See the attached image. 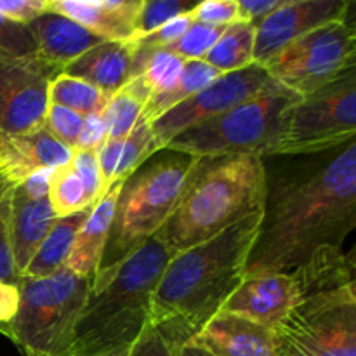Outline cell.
I'll use <instances>...</instances> for the list:
<instances>
[{
	"mask_svg": "<svg viewBox=\"0 0 356 356\" xmlns=\"http://www.w3.org/2000/svg\"><path fill=\"white\" fill-rule=\"evenodd\" d=\"M190 344L209 356H284L275 330L225 312L212 316Z\"/></svg>",
	"mask_w": 356,
	"mask_h": 356,
	"instance_id": "9a60e30c",
	"label": "cell"
},
{
	"mask_svg": "<svg viewBox=\"0 0 356 356\" xmlns=\"http://www.w3.org/2000/svg\"><path fill=\"white\" fill-rule=\"evenodd\" d=\"M226 26H211V24L195 23L188 28L179 40L167 45L163 51L184 59V61H204L205 54L221 37Z\"/></svg>",
	"mask_w": 356,
	"mask_h": 356,
	"instance_id": "4dcf8cb0",
	"label": "cell"
},
{
	"mask_svg": "<svg viewBox=\"0 0 356 356\" xmlns=\"http://www.w3.org/2000/svg\"><path fill=\"white\" fill-rule=\"evenodd\" d=\"M302 299L277 329L284 356H356L353 252H334L294 271Z\"/></svg>",
	"mask_w": 356,
	"mask_h": 356,
	"instance_id": "5b68a950",
	"label": "cell"
},
{
	"mask_svg": "<svg viewBox=\"0 0 356 356\" xmlns=\"http://www.w3.org/2000/svg\"><path fill=\"white\" fill-rule=\"evenodd\" d=\"M298 94L271 80L256 96L236 104L169 143L167 148L202 156L270 155L280 136L282 122Z\"/></svg>",
	"mask_w": 356,
	"mask_h": 356,
	"instance_id": "ba28073f",
	"label": "cell"
},
{
	"mask_svg": "<svg viewBox=\"0 0 356 356\" xmlns=\"http://www.w3.org/2000/svg\"><path fill=\"white\" fill-rule=\"evenodd\" d=\"M155 152H159L153 138L152 125L145 118H139L138 124L134 125L127 138L124 139L120 152V160H118L117 170H115L113 184L124 183L139 165L146 162Z\"/></svg>",
	"mask_w": 356,
	"mask_h": 356,
	"instance_id": "f1b7e54d",
	"label": "cell"
},
{
	"mask_svg": "<svg viewBox=\"0 0 356 356\" xmlns=\"http://www.w3.org/2000/svg\"><path fill=\"white\" fill-rule=\"evenodd\" d=\"M141 6L143 0H49V10L111 42H129L134 37Z\"/></svg>",
	"mask_w": 356,
	"mask_h": 356,
	"instance_id": "e0dca14e",
	"label": "cell"
},
{
	"mask_svg": "<svg viewBox=\"0 0 356 356\" xmlns=\"http://www.w3.org/2000/svg\"><path fill=\"white\" fill-rule=\"evenodd\" d=\"M49 10V0H0V14L14 23L30 24Z\"/></svg>",
	"mask_w": 356,
	"mask_h": 356,
	"instance_id": "f35d334b",
	"label": "cell"
},
{
	"mask_svg": "<svg viewBox=\"0 0 356 356\" xmlns=\"http://www.w3.org/2000/svg\"><path fill=\"white\" fill-rule=\"evenodd\" d=\"M131 348V346H129ZM129 348H118V350H113V351H108V353H103V355H97V356H125L127 355Z\"/></svg>",
	"mask_w": 356,
	"mask_h": 356,
	"instance_id": "f6af8a7d",
	"label": "cell"
},
{
	"mask_svg": "<svg viewBox=\"0 0 356 356\" xmlns=\"http://www.w3.org/2000/svg\"><path fill=\"white\" fill-rule=\"evenodd\" d=\"M301 299V282L296 273L264 275L245 278L221 312L243 316L277 332Z\"/></svg>",
	"mask_w": 356,
	"mask_h": 356,
	"instance_id": "5bb4252c",
	"label": "cell"
},
{
	"mask_svg": "<svg viewBox=\"0 0 356 356\" xmlns=\"http://www.w3.org/2000/svg\"><path fill=\"white\" fill-rule=\"evenodd\" d=\"M37 38L28 24L14 23L0 14V61H16L37 54Z\"/></svg>",
	"mask_w": 356,
	"mask_h": 356,
	"instance_id": "1f68e13d",
	"label": "cell"
},
{
	"mask_svg": "<svg viewBox=\"0 0 356 356\" xmlns=\"http://www.w3.org/2000/svg\"><path fill=\"white\" fill-rule=\"evenodd\" d=\"M190 14L195 23L211 26H228L240 21L236 0H204L198 2Z\"/></svg>",
	"mask_w": 356,
	"mask_h": 356,
	"instance_id": "d590c367",
	"label": "cell"
},
{
	"mask_svg": "<svg viewBox=\"0 0 356 356\" xmlns=\"http://www.w3.org/2000/svg\"><path fill=\"white\" fill-rule=\"evenodd\" d=\"M152 97L148 87L141 76H136L125 83L117 94L110 97L106 108L103 110V118L108 127V139L120 141L129 136L141 118L145 104Z\"/></svg>",
	"mask_w": 356,
	"mask_h": 356,
	"instance_id": "cb8c5ba5",
	"label": "cell"
},
{
	"mask_svg": "<svg viewBox=\"0 0 356 356\" xmlns=\"http://www.w3.org/2000/svg\"><path fill=\"white\" fill-rule=\"evenodd\" d=\"M179 351L152 323H146L125 356H179Z\"/></svg>",
	"mask_w": 356,
	"mask_h": 356,
	"instance_id": "74e56055",
	"label": "cell"
},
{
	"mask_svg": "<svg viewBox=\"0 0 356 356\" xmlns=\"http://www.w3.org/2000/svg\"><path fill=\"white\" fill-rule=\"evenodd\" d=\"M261 159L264 202L245 278L294 273L343 252L356 228V138L323 152Z\"/></svg>",
	"mask_w": 356,
	"mask_h": 356,
	"instance_id": "6da1fadb",
	"label": "cell"
},
{
	"mask_svg": "<svg viewBox=\"0 0 356 356\" xmlns=\"http://www.w3.org/2000/svg\"><path fill=\"white\" fill-rule=\"evenodd\" d=\"M254 37L256 24L249 21H236L222 30L204 61L219 73H232L247 68L254 63Z\"/></svg>",
	"mask_w": 356,
	"mask_h": 356,
	"instance_id": "603a6c76",
	"label": "cell"
},
{
	"mask_svg": "<svg viewBox=\"0 0 356 356\" xmlns=\"http://www.w3.org/2000/svg\"><path fill=\"white\" fill-rule=\"evenodd\" d=\"M70 162L76 176L82 181L87 205L92 209L104 195L103 177H101L99 163H97V149H75Z\"/></svg>",
	"mask_w": 356,
	"mask_h": 356,
	"instance_id": "836d02e7",
	"label": "cell"
},
{
	"mask_svg": "<svg viewBox=\"0 0 356 356\" xmlns=\"http://www.w3.org/2000/svg\"><path fill=\"white\" fill-rule=\"evenodd\" d=\"M14 186L0 177V280L16 284L13 245H10V209H13Z\"/></svg>",
	"mask_w": 356,
	"mask_h": 356,
	"instance_id": "d6a6232c",
	"label": "cell"
},
{
	"mask_svg": "<svg viewBox=\"0 0 356 356\" xmlns=\"http://www.w3.org/2000/svg\"><path fill=\"white\" fill-rule=\"evenodd\" d=\"M83 117L82 115L75 113V111L68 110L59 104L49 103L47 113H45L44 129L58 139L61 145L70 148L73 152L76 145V138H79L80 127H82Z\"/></svg>",
	"mask_w": 356,
	"mask_h": 356,
	"instance_id": "e575fe53",
	"label": "cell"
},
{
	"mask_svg": "<svg viewBox=\"0 0 356 356\" xmlns=\"http://www.w3.org/2000/svg\"><path fill=\"white\" fill-rule=\"evenodd\" d=\"M264 169L257 155L202 156L156 238L172 254L214 238L263 209Z\"/></svg>",
	"mask_w": 356,
	"mask_h": 356,
	"instance_id": "3957f363",
	"label": "cell"
},
{
	"mask_svg": "<svg viewBox=\"0 0 356 356\" xmlns=\"http://www.w3.org/2000/svg\"><path fill=\"white\" fill-rule=\"evenodd\" d=\"M191 24H193L191 14L190 13L183 14V16L162 24V26L156 28V30L152 31V33L136 38V40H132L131 44L138 49H165L167 45L179 40V38L183 37L184 31H186Z\"/></svg>",
	"mask_w": 356,
	"mask_h": 356,
	"instance_id": "8d00e7d4",
	"label": "cell"
},
{
	"mask_svg": "<svg viewBox=\"0 0 356 356\" xmlns=\"http://www.w3.org/2000/svg\"><path fill=\"white\" fill-rule=\"evenodd\" d=\"M221 75L222 73H219L218 70L212 68L205 61H184L183 72H181V76L176 82V86L169 92L149 97L148 103L145 104L141 117L148 122L155 120L160 115L169 111L170 108L177 106L179 103L200 92L202 89H205L209 83H212Z\"/></svg>",
	"mask_w": 356,
	"mask_h": 356,
	"instance_id": "d4e9b609",
	"label": "cell"
},
{
	"mask_svg": "<svg viewBox=\"0 0 356 356\" xmlns=\"http://www.w3.org/2000/svg\"><path fill=\"white\" fill-rule=\"evenodd\" d=\"M356 138V68L329 86L302 96L282 122L270 155H306Z\"/></svg>",
	"mask_w": 356,
	"mask_h": 356,
	"instance_id": "9c48e42d",
	"label": "cell"
},
{
	"mask_svg": "<svg viewBox=\"0 0 356 356\" xmlns=\"http://www.w3.org/2000/svg\"><path fill=\"white\" fill-rule=\"evenodd\" d=\"M351 16L315 28L278 51L264 65L268 75L302 97L355 70L356 30Z\"/></svg>",
	"mask_w": 356,
	"mask_h": 356,
	"instance_id": "30bf717a",
	"label": "cell"
},
{
	"mask_svg": "<svg viewBox=\"0 0 356 356\" xmlns=\"http://www.w3.org/2000/svg\"><path fill=\"white\" fill-rule=\"evenodd\" d=\"M110 97L86 80L65 73L56 76L49 86V103L68 108L82 117L103 113Z\"/></svg>",
	"mask_w": 356,
	"mask_h": 356,
	"instance_id": "4316f807",
	"label": "cell"
},
{
	"mask_svg": "<svg viewBox=\"0 0 356 356\" xmlns=\"http://www.w3.org/2000/svg\"><path fill=\"white\" fill-rule=\"evenodd\" d=\"M122 183L113 184L108 188L106 193L101 200L90 209L86 222L80 226L75 240H73L72 252L65 268L73 275L82 278L96 277L101 266L104 247H106L108 236H110L111 225H113L115 209H117L118 195H120Z\"/></svg>",
	"mask_w": 356,
	"mask_h": 356,
	"instance_id": "d6986e66",
	"label": "cell"
},
{
	"mask_svg": "<svg viewBox=\"0 0 356 356\" xmlns=\"http://www.w3.org/2000/svg\"><path fill=\"white\" fill-rule=\"evenodd\" d=\"M238 2V17L240 21H249L257 24L263 17L273 13L282 0H236Z\"/></svg>",
	"mask_w": 356,
	"mask_h": 356,
	"instance_id": "60d3db41",
	"label": "cell"
},
{
	"mask_svg": "<svg viewBox=\"0 0 356 356\" xmlns=\"http://www.w3.org/2000/svg\"><path fill=\"white\" fill-rule=\"evenodd\" d=\"M52 169H44L38 170V172L31 174L30 177L23 181L21 184H17L16 191H19L23 197L30 198V200H38V198L47 197L49 191V176H51Z\"/></svg>",
	"mask_w": 356,
	"mask_h": 356,
	"instance_id": "b9f144b4",
	"label": "cell"
},
{
	"mask_svg": "<svg viewBox=\"0 0 356 356\" xmlns=\"http://www.w3.org/2000/svg\"><path fill=\"white\" fill-rule=\"evenodd\" d=\"M134 45L103 40L63 68V73L86 80L108 96L117 94L132 79Z\"/></svg>",
	"mask_w": 356,
	"mask_h": 356,
	"instance_id": "ac0fdd59",
	"label": "cell"
},
{
	"mask_svg": "<svg viewBox=\"0 0 356 356\" xmlns=\"http://www.w3.org/2000/svg\"><path fill=\"white\" fill-rule=\"evenodd\" d=\"M346 0H282L256 24L254 63L264 66L278 51L315 28L350 16Z\"/></svg>",
	"mask_w": 356,
	"mask_h": 356,
	"instance_id": "4fadbf2b",
	"label": "cell"
},
{
	"mask_svg": "<svg viewBox=\"0 0 356 356\" xmlns=\"http://www.w3.org/2000/svg\"><path fill=\"white\" fill-rule=\"evenodd\" d=\"M54 221L56 214L49 205L47 197L30 200L14 188L10 209V245L17 280L51 232Z\"/></svg>",
	"mask_w": 356,
	"mask_h": 356,
	"instance_id": "44dd1931",
	"label": "cell"
},
{
	"mask_svg": "<svg viewBox=\"0 0 356 356\" xmlns=\"http://www.w3.org/2000/svg\"><path fill=\"white\" fill-rule=\"evenodd\" d=\"M198 156L162 148L122 183L113 225L97 275L118 264L156 236L176 209Z\"/></svg>",
	"mask_w": 356,
	"mask_h": 356,
	"instance_id": "8992f818",
	"label": "cell"
},
{
	"mask_svg": "<svg viewBox=\"0 0 356 356\" xmlns=\"http://www.w3.org/2000/svg\"><path fill=\"white\" fill-rule=\"evenodd\" d=\"M184 59L163 51V49H138L134 47L132 59V79L141 76L149 94L169 92L179 80ZM131 79V80H132Z\"/></svg>",
	"mask_w": 356,
	"mask_h": 356,
	"instance_id": "484cf974",
	"label": "cell"
},
{
	"mask_svg": "<svg viewBox=\"0 0 356 356\" xmlns=\"http://www.w3.org/2000/svg\"><path fill=\"white\" fill-rule=\"evenodd\" d=\"M17 306H19L17 285L0 280V327L7 325L16 316Z\"/></svg>",
	"mask_w": 356,
	"mask_h": 356,
	"instance_id": "7bdbcfd3",
	"label": "cell"
},
{
	"mask_svg": "<svg viewBox=\"0 0 356 356\" xmlns=\"http://www.w3.org/2000/svg\"><path fill=\"white\" fill-rule=\"evenodd\" d=\"M17 313L0 327L24 356H70L79 316L90 292V278L66 268L45 278H19Z\"/></svg>",
	"mask_w": 356,
	"mask_h": 356,
	"instance_id": "52a82bcc",
	"label": "cell"
},
{
	"mask_svg": "<svg viewBox=\"0 0 356 356\" xmlns=\"http://www.w3.org/2000/svg\"><path fill=\"white\" fill-rule=\"evenodd\" d=\"M172 256L153 236L111 273L94 277L70 356H97L131 346L149 322L152 296Z\"/></svg>",
	"mask_w": 356,
	"mask_h": 356,
	"instance_id": "277c9868",
	"label": "cell"
},
{
	"mask_svg": "<svg viewBox=\"0 0 356 356\" xmlns=\"http://www.w3.org/2000/svg\"><path fill=\"white\" fill-rule=\"evenodd\" d=\"M108 139V127L103 113L83 117L75 149H99ZM73 149V152H75Z\"/></svg>",
	"mask_w": 356,
	"mask_h": 356,
	"instance_id": "ab89813d",
	"label": "cell"
},
{
	"mask_svg": "<svg viewBox=\"0 0 356 356\" xmlns=\"http://www.w3.org/2000/svg\"><path fill=\"white\" fill-rule=\"evenodd\" d=\"M72 153L45 129L30 134H0V177L17 186L38 170L68 163Z\"/></svg>",
	"mask_w": 356,
	"mask_h": 356,
	"instance_id": "2e32d148",
	"label": "cell"
},
{
	"mask_svg": "<svg viewBox=\"0 0 356 356\" xmlns=\"http://www.w3.org/2000/svg\"><path fill=\"white\" fill-rule=\"evenodd\" d=\"M197 3L198 2H191V0H143L138 21H136L134 37L129 42L145 37L162 24L169 23L183 14L191 13Z\"/></svg>",
	"mask_w": 356,
	"mask_h": 356,
	"instance_id": "f546056e",
	"label": "cell"
},
{
	"mask_svg": "<svg viewBox=\"0 0 356 356\" xmlns=\"http://www.w3.org/2000/svg\"><path fill=\"white\" fill-rule=\"evenodd\" d=\"M47 200L56 218H65V216L89 209L82 181L76 176L72 162L52 169L49 176Z\"/></svg>",
	"mask_w": 356,
	"mask_h": 356,
	"instance_id": "83f0119b",
	"label": "cell"
},
{
	"mask_svg": "<svg viewBox=\"0 0 356 356\" xmlns=\"http://www.w3.org/2000/svg\"><path fill=\"white\" fill-rule=\"evenodd\" d=\"M179 356H209L207 353H204L202 350H198V348H195L193 344H184L183 348H181L179 351Z\"/></svg>",
	"mask_w": 356,
	"mask_h": 356,
	"instance_id": "ee69618b",
	"label": "cell"
},
{
	"mask_svg": "<svg viewBox=\"0 0 356 356\" xmlns=\"http://www.w3.org/2000/svg\"><path fill=\"white\" fill-rule=\"evenodd\" d=\"M89 212L90 209H87V211L75 212V214L65 216V218H56L51 232L47 233L42 245L31 257L21 278H45L63 270L70 252H72L73 240H75L80 226L86 222Z\"/></svg>",
	"mask_w": 356,
	"mask_h": 356,
	"instance_id": "7402d4cb",
	"label": "cell"
},
{
	"mask_svg": "<svg viewBox=\"0 0 356 356\" xmlns=\"http://www.w3.org/2000/svg\"><path fill=\"white\" fill-rule=\"evenodd\" d=\"M61 73L38 52L0 61V134H30L44 129L49 86Z\"/></svg>",
	"mask_w": 356,
	"mask_h": 356,
	"instance_id": "7c38bea8",
	"label": "cell"
},
{
	"mask_svg": "<svg viewBox=\"0 0 356 356\" xmlns=\"http://www.w3.org/2000/svg\"><path fill=\"white\" fill-rule=\"evenodd\" d=\"M28 26L37 38L38 56L61 72L73 59L103 42V38L90 33L79 23L52 10L38 16Z\"/></svg>",
	"mask_w": 356,
	"mask_h": 356,
	"instance_id": "ffe728a7",
	"label": "cell"
},
{
	"mask_svg": "<svg viewBox=\"0 0 356 356\" xmlns=\"http://www.w3.org/2000/svg\"><path fill=\"white\" fill-rule=\"evenodd\" d=\"M261 211L207 242L174 254L167 263L152 296L149 323L177 350L221 312L245 280L247 259L259 232Z\"/></svg>",
	"mask_w": 356,
	"mask_h": 356,
	"instance_id": "7a4b0ae2",
	"label": "cell"
},
{
	"mask_svg": "<svg viewBox=\"0 0 356 356\" xmlns=\"http://www.w3.org/2000/svg\"><path fill=\"white\" fill-rule=\"evenodd\" d=\"M271 80L273 79L268 75L266 68L257 63L238 72L222 73L200 92L149 122L156 148H167L169 143L183 132L219 117L236 104L256 96L270 86Z\"/></svg>",
	"mask_w": 356,
	"mask_h": 356,
	"instance_id": "8fae6325",
	"label": "cell"
}]
</instances>
